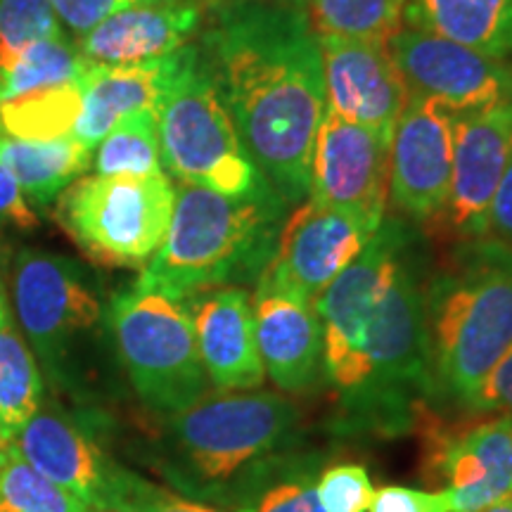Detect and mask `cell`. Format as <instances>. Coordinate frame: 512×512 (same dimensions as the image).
Masks as SVG:
<instances>
[{
  "label": "cell",
  "mask_w": 512,
  "mask_h": 512,
  "mask_svg": "<svg viewBox=\"0 0 512 512\" xmlns=\"http://www.w3.org/2000/svg\"><path fill=\"white\" fill-rule=\"evenodd\" d=\"M114 347L128 380L150 411H185L209 392L188 304L162 292L114 294L107 309Z\"/></svg>",
  "instance_id": "8992f818"
},
{
  "label": "cell",
  "mask_w": 512,
  "mask_h": 512,
  "mask_svg": "<svg viewBox=\"0 0 512 512\" xmlns=\"http://www.w3.org/2000/svg\"><path fill=\"white\" fill-rule=\"evenodd\" d=\"M91 60L81 55L72 41L62 36L43 38L24 48L15 62L0 74V102L38 88L76 81L91 69Z\"/></svg>",
  "instance_id": "4316f807"
},
{
  "label": "cell",
  "mask_w": 512,
  "mask_h": 512,
  "mask_svg": "<svg viewBox=\"0 0 512 512\" xmlns=\"http://www.w3.org/2000/svg\"><path fill=\"white\" fill-rule=\"evenodd\" d=\"M377 230L361 216L304 200L287 216L256 292L316 304L332 280L361 254Z\"/></svg>",
  "instance_id": "8fae6325"
},
{
  "label": "cell",
  "mask_w": 512,
  "mask_h": 512,
  "mask_svg": "<svg viewBox=\"0 0 512 512\" xmlns=\"http://www.w3.org/2000/svg\"><path fill=\"white\" fill-rule=\"evenodd\" d=\"M306 12L318 36L387 43L403 29V0H309Z\"/></svg>",
  "instance_id": "f546056e"
},
{
  "label": "cell",
  "mask_w": 512,
  "mask_h": 512,
  "mask_svg": "<svg viewBox=\"0 0 512 512\" xmlns=\"http://www.w3.org/2000/svg\"><path fill=\"white\" fill-rule=\"evenodd\" d=\"M176 204L166 171L86 176L57 197L55 219L83 254L112 268H143L162 247Z\"/></svg>",
  "instance_id": "52a82bcc"
},
{
  "label": "cell",
  "mask_w": 512,
  "mask_h": 512,
  "mask_svg": "<svg viewBox=\"0 0 512 512\" xmlns=\"http://www.w3.org/2000/svg\"><path fill=\"white\" fill-rule=\"evenodd\" d=\"M318 43L325 110L392 140L408 88L387 43L342 36H318Z\"/></svg>",
  "instance_id": "2e32d148"
},
{
  "label": "cell",
  "mask_w": 512,
  "mask_h": 512,
  "mask_svg": "<svg viewBox=\"0 0 512 512\" xmlns=\"http://www.w3.org/2000/svg\"><path fill=\"white\" fill-rule=\"evenodd\" d=\"M43 377L27 339L17 335L10 316L0 320V444L15 441L41 411Z\"/></svg>",
  "instance_id": "484cf974"
},
{
  "label": "cell",
  "mask_w": 512,
  "mask_h": 512,
  "mask_svg": "<svg viewBox=\"0 0 512 512\" xmlns=\"http://www.w3.org/2000/svg\"><path fill=\"white\" fill-rule=\"evenodd\" d=\"M117 512H219L209 505L190 501V498L176 496L171 491L159 489V486L145 482L143 477L133 479L131 489Z\"/></svg>",
  "instance_id": "e575fe53"
},
{
  "label": "cell",
  "mask_w": 512,
  "mask_h": 512,
  "mask_svg": "<svg viewBox=\"0 0 512 512\" xmlns=\"http://www.w3.org/2000/svg\"><path fill=\"white\" fill-rule=\"evenodd\" d=\"M15 444L41 475L98 512H117L136 479L62 413L38 411Z\"/></svg>",
  "instance_id": "e0dca14e"
},
{
  "label": "cell",
  "mask_w": 512,
  "mask_h": 512,
  "mask_svg": "<svg viewBox=\"0 0 512 512\" xmlns=\"http://www.w3.org/2000/svg\"><path fill=\"white\" fill-rule=\"evenodd\" d=\"M162 164L181 183L228 197L271 192L233 124L200 50L188 46L157 107Z\"/></svg>",
  "instance_id": "5b68a950"
},
{
  "label": "cell",
  "mask_w": 512,
  "mask_h": 512,
  "mask_svg": "<svg viewBox=\"0 0 512 512\" xmlns=\"http://www.w3.org/2000/svg\"><path fill=\"white\" fill-rule=\"evenodd\" d=\"M254 332L266 375L278 389H309L323 370V328L311 304L275 292H254Z\"/></svg>",
  "instance_id": "44dd1931"
},
{
  "label": "cell",
  "mask_w": 512,
  "mask_h": 512,
  "mask_svg": "<svg viewBox=\"0 0 512 512\" xmlns=\"http://www.w3.org/2000/svg\"><path fill=\"white\" fill-rule=\"evenodd\" d=\"M50 3H53L60 22L67 24L69 31L81 38L114 12L136 8V5L169 3V0H50Z\"/></svg>",
  "instance_id": "836d02e7"
},
{
  "label": "cell",
  "mask_w": 512,
  "mask_h": 512,
  "mask_svg": "<svg viewBox=\"0 0 512 512\" xmlns=\"http://www.w3.org/2000/svg\"><path fill=\"white\" fill-rule=\"evenodd\" d=\"M389 157L392 140L325 110L313 145L306 200L380 226L389 200Z\"/></svg>",
  "instance_id": "4fadbf2b"
},
{
  "label": "cell",
  "mask_w": 512,
  "mask_h": 512,
  "mask_svg": "<svg viewBox=\"0 0 512 512\" xmlns=\"http://www.w3.org/2000/svg\"><path fill=\"white\" fill-rule=\"evenodd\" d=\"M278 192L228 197L181 183L162 247L140 268L136 290L188 302L195 294L259 280L287 219Z\"/></svg>",
  "instance_id": "3957f363"
},
{
  "label": "cell",
  "mask_w": 512,
  "mask_h": 512,
  "mask_svg": "<svg viewBox=\"0 0 512 512\" xmlns=\"http://www.w3.org/2000/svg\"><path fill=\"white\" fill-rule=\"evenodd\" d=\"M299 413L273 392H226L204 396L171 415V448L197 482L228 484L252 465L290 446Z\"/></svg>",
  "instance_id": "ba28073f"
},
{
  "label": "cell",
  "mask_w": 512,
  "mask_h": 512,
  "mask_svg": "<svg viewBox=\"0 0 512 512\" xmlns=\"http://www.w3.org/2000/svg\"><path fill=\"white\" fill-rule=\"evenodd\" d=\"M403 27L498 60L512 55V0H403Z\"/></svg>",
  "instance_id": "603a6c76"
},
{
  "label": "cell",
  "mask_w": 512,
  "mask_h": 512,
  "mask_svg": "<svg viewBox=\"0 0 512 512\" xmlns=\"http://www.w3.org/2000/svg\"><path fill=\"white\" fill-rule=\"evenodd\" d=\"M93 162V147L79 138L17 140L0 136V164L17 178L31 204L55 202L64 190L86 174Z\"/></svg>",
  "instance_id": "cb8c5ba5"
},
{
  "label": "cell",
  "mask_w": 512,
  "mask_h": 512,
  "mask_svg": "<svg viewBox=\"0 0 512 512\" xmlns=\"http://www.w3.org/2000/svg\"><path fill=\"white\" fill-rule=\"evenodd\" d=\"M10 311H8V304H5V297H3V290H0V320L8 318Z\"/></svg>",
  "instance_id": "b9f144b4"
},
{
  "label": "cell",
  "mask_w": 512,
  "mask_h": 512,
  "mask_svg": "<svg viewBox=\"0 0 512 512\" xmlns=\"http://www.w3.org/2000/svg\"><path fill=\"white\" fill-rule=\"evenodd\" d=\"M38 228V216L31 209L17 178L0 164V240L10 233H31Z\"/></svg>",
  "instance_id": "d590c367"
},
{
  "label": "cell",
  "mask_w": 512,
  "mask_h": 512,
  "mask_svg": "<svg viewBox=\"0 0 512 512\" xmlns=\"http://www.w3.org/2000/svg\"><path fill=\"white\" fill-rule=\"evenodd\" d=\"M200 55L256 169L287 204H302L325 117L323 60L309 12L226 0Z\"/></svg>",
  "instance_id": "6da1fadb"
},
{
  "label": "cell",
  "mask_w": 512,
  "mask_h": 512,
  "mask_svg": "<svg viewBox=\"0 0 512 512\" xmlns=\"http://www.w3.org/2000/svg\"><path fill=\"white\" fill-rule=\"evenodd\" d=\"M93 169L98 176H155L162 174L157 112H140L121 119L95 145Z\"/></svg>",
  "instance_id": "83f0119b"
},
{
  "label": "cell",
  "mask_w": 512,
  "mask_h": 512,
  "mask_svg": "<svg viewBox=\"0 0 512 512\" xmlns=\"http://www.w3.org/2000/svg\"><path fill=\"white\" fill-rule=\"evenodd\" d=\"M256 3H268V5H290V8H304L309 5V0H256Z\"/></svg>",
  "instance_id": "60d3db41"
},
{
  "label": "cell",
  "mask_w": 512,
  "mask_h": 512,
  "mask_svg": "<svg viewBox=\"0 0 512 512\" xmlns=\"http://www.w3.org/2000/svg\"><path fill=\"white\" fill-rule=\"evenodd\" d=\"M453 119L439 102L408 95L392 136L389 197L406 219L434 223L444 214L453 171Z\"/></svg>",
  "instance_id": "9a60e30c"
},
{
  "label": "cell",
  "mask_w": 512,
  "mask_h": 512,
  "mask_svg": "<svg viewBox=\"0 0 512 512\" xmlns=\"http://www.w3.org/2000/svg\"><path fill=\"white\" fill-rule=\"evenodd\" d=\"M489 238L512 247V145L508 166H505L501 185H498L489 216Z\"/></svg>",
  "instance_id": "f35d334b"
},
{
  "label": "cell",
  "mask_w": 512,
  "mask_h": 512,
  "mask_svg": "<svg viewBox=\"0 0 512 512\" xmlns=\"http://www.w3.org/2000/svg\"><path fill=\"white\" fill-rule=\"evenodd\" d=\"M408 95L444 105L453 114L512 105V64L403 27L387 41Z\"/></svg>",
  "instance_id": "7c38bea8"
},
{
  "label": "cell",
  "mask_w": 512,
  "mask_h": 512,
  "mask_svg": "<svg viewBox=\"0 0 512 512\" xmlns=\"http://www.w3.org/2000/svg\"><path fill=\"white\" fill-rule=\"evenodd\" d=\"M0 512H95L50 482L24 458L15 441L0 444Z\"/></svg>",
  "instance_id": "f1b7e54d"
},
{
  "label": "cell",
  "mask_w": 512,
  "mask_h": 512,
  "mask_svg": "<svg viewBox=\"0 0 512 512\" xmlns=\"http://www.w3.org/2000/svg\"><path fill=\"white\" fill-rule=\"evenodd\" d=\"M413 238V230L401 219L384 216L361 254L313 304L323 328V370L337 394L347 389L370 320Z\"/></svg>",
  "instance_id": "9c48e42d"
},
{
  "label": "cell",
  "mask_w": 512,
  "mask_h": 512,
  "mask_svg": "<svg viewBox=\"0 0 512 512\" xmlns=\"http://www.w3.org/2000/svg\"><path fill=\"white\" fill-rule=\"evenodd\" d=\"M425 313L439 399L475 408L512 344V247L458 242L425 283Z\"/></svg>",
  "instance_id": "7a4b0ae2"
},
{
  "label": "cell",
  "mask_w": 512,
  "mask_h": 512,
  "mask_svg": "<svg viewBox=\"0 0 512 512\" xmlns=\"http://www.w3.org/2000/svg\"><path fill=\"white\" fill-rule=\"evenodd\" d=\"M472 411H496L512 418V344L484 382Z\"/></svg>",
  "instance_id": "74e56055"
},
{
  "label": "cell",
  "mask_w": 512,
  "mask_h": 512,
  "mask_svg": "<svg viewBox=\"0 0 512 512\" xmlns=\"http://www.w3.org/2000/svg\"><path fill=\"white\" fill-rule=\"evenodd\" d=\"M197 349L209 382L221 392H252L266 380L245 287H214L188 302Z\"/></svg>",
  "instance_id": "d6986e66"
},
{
  "label": "cell",
  "mask_w": 512,
  "mask_h": 512,
  "mask_svg": "<svg viewBox=\"0 0 512 512\" xmlns=\"http://www.w3.org/2000/svg\"><path fill=\"white\" fill-rule=\"evenodd\" d=\"M83 76L0 102V136L17 140L72 136L83 110Z\"/></svg>",
  "instance_id": "d4e9b609"
},
{
  "label": "cell",
  "mask_w": 512,
  "mask_h": 512,
  "mask_svg": "<svg viewBox=\"0 0 512 512\" xmlns=\"http://www.w3.org/2000/svg\"><path fill=\"white\" fill-rule=\"evenodd\" d=\"M368 512H448V501L444 491L384 486V489L375 491Z\"/></svg>",
  "instance_id": "8d00e7d4"
},
{
  "label": "cell",
  "mask_w": 512,
  "mask_h": 512,
  "mask_svg": "<svg viewBox=\"0 0 512 512\" xmlns=\"http://www.w3.org/2000/svg\"><path fill=\"white\" fill-rule=\"evenodd\" d=\"M316 496L325 512H368L375 489L366 467L344 463L320 475Z\"/></svg>",
  "instance_id": "1f68e13d"
},
{
  "label": "cell",
  "mask_w": 512,
  "mask_h": 512,
  "mask_svg": "<svg viewBox=\"0 0 512 512\" xmlns=\"http://www.w3.org/2000/svg\"><path fill=\"white\" fill-rule=\"evenodd\" d=\"M197 0L136 5L114 12L81 36L79 50L95 64H138L162 60L190 46L202 27Z\"/></svg>",
  "instance_id": "ffe728a7"
},
{
  "label": "cell",
  "mask_w": 512,
  "mask_h": 512,
  "mask_svg": "<svg viewBox=\"0 0 512 512\" xmlns=\"http://www.w3.org/2000/svg\"><path fill=\"white\" fill-rule=\"evenodd\" d=\"M479 512H512V498H501V501L486 505V508Z\"/></svg>",
  "instance_id": "ab89813d"
},
{
  "label": "cell",
  "mask_w": 512,
  "mask_h": 512,
  "mask_svg": "<svg viewBox=\"0 0 512 512\" xmlns=\"http://www.w3.org/2000/svg\"><path fill=\"white\" fill-rule=\"evenodd\" d=\"M434 399L439 394L427 335L425 283L413 238L377 304L339 403L351 430L394 434L422 418Z\"/></svg>",
  "instance_id": "277c9868"
},
{
  "label": "cell",
  "mask_w": 512,
  "mask_h": 512,
  "mask_svg": "<svg viewBox=\"0 0 512 512\" xmlns=\"http://www.w3.org/2000/svg\"><path fill=\"white\" fill-rule=\"evenodd\" d=\"M430 479L441 484L448 512H479L512 494V418L501 415L458 430L430 432Z\"/></svg>",
  "instance_id": "ac0fdd59"
},
{
  "label": "cell",
  "mask_w": 512,
  "mask_h": 512,
  "mask_svg": "<svg viewBox=\"0 0 512 512\" xmlns=\"http://www.w3.org/2000/svg\"><path fill=\"white\" fill-rule=\"evenodd\" d=\"M53 36H62V24L50 0H0V74L24 48Z\"/></svg>",
  "instance_id": "4dcf8cb0"
},
{
  "label": "cell",
  "mask_w": 512,
  "mask_h": 512,
  "mask_svg": "<svg viewBox=\"0 0 512 512\" xmlns=\"http://www.w3.org/2000/svg\"><path fill=\"white\" fill-rule=\"evenodd\" d=\"M95 512H98V510H95Z\"/></svg>",
  "instance_id": "7bdbcfd3"
},
{
  "label": "cell",
  "mask_w": 512,
  "mask_h": 512,
  "mask_svg": "<svg viewBox=\"0 0 512 512\" xmlns=\"http://www.w3.org/2000/svg\"><path fill=\"white\" fill-rule=\"evenodd\" d=\"M12 297L29 349L57 373L69 349L102 318L93 285L72 259L24 249L12 266Z\"/></svg>",
  "instance_id": "30bf717a"
},
{
  "label": "cell",
  "mask_w": 512,
  "mask_h": 512,
  "mask_svg": "<svg viewBox=\"0 0 512 512\" xmlns=\"http://www.w3.org/2000/svg\"><path fill=\"white\" fill-rule=\"evenodd\" d=\"M512 145V105L463 112L453 119L451 192L441 233L456 242L489 238V216Z\"/></svg>",
  "instance_id": "5bb4252c"
},
{
  "label": "cell",
  "mask_w": 512,
  "mask_h": 512,
  "mask_svg": "<svg viewBox=\"0 0 512 512\" xmlns=\"http://www.w3.org/2000/svg\"><path fill=\"white\" fill-rule=\"evenodd\" d=\"M188 46L162 60L138 64H91L83 76V110L74 136L93 147L121 119L140 112H157L166 86L181 67Z\"/></svg>",
  "instance_id": "7402d4cb"
},
{
  "label": "cell",
  "mask_w": 512,
  "mask_h": 512,
  "mask_svg": "<svg viewBox=\"0 0 512 512\" xmlns=\"http://www.w3.org/2000/svg\"><path fill=\"white\" fill-rule=\"evenodd\" d=\"M238 512H325L316 496L311 479H287L268 486L264 494L249 498Z\"/></svg>",
  "instance_id": "d6a6232c"
}]
</instances>
